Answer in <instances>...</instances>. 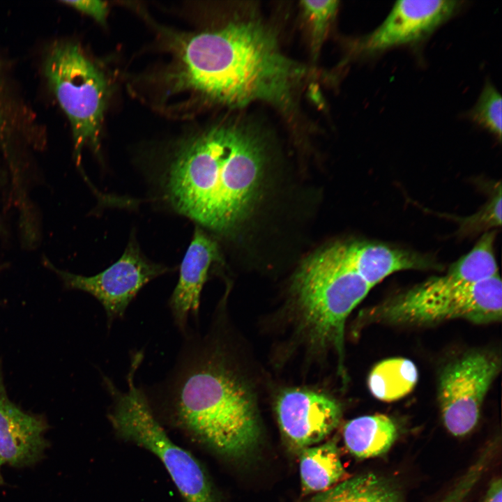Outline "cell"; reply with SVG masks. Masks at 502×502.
<instances>
[{
    "label": "cell",
    "mask_w": 502,
    "mask_h": 502,
    "mask_svg": "<svg viewBox=\"0 0 502 502\" xmlns=\"http://www.w3.org/2000/svg\"><path fill=\"white\" fill-rule=\"evenodd\" d=\"M307 74L305 66L282 53L269 29L249 20L185 38L167 78L170 95L231 107L262 101L286 110Z\"/></svg>",
    "instance_id": "obj_1"
},
{
    "label": "cell",
    "mask_w": 502,
    "mask_h": 502,
    "mask_svg": "<svg viewBox=\"0 0 502 502\" xmlns=\"http://www.w3.org/2000/svg\"><path fill=\"white\" fill-rule=\"evenodd\" d=\"M264 156L261 140L250 128L236 123L213 126L178 149L167 171V197L200 225L228 231L256 201Z\"/></svg>",
    "instance_id": "obj_2"
},
{
    "label": "cell",
    "mask_w": 502,
    "mask_h": 502,
    "mask_svg": "<svg viewBox=\"0 0 502 502\" xmlns=\"http://www.w3.org/2000/svg\"><path fill=\"white\" fill-rule=\"evenodd\" d=\"M161 390L178 423L220 455L245 457L259 443L260 425L249 391L216 353L195 341Z\"/></svg>",
    "instance_id": "obj_3"
},
{
    "label": "cell",
    "mask_w": 502,
    "mask_h": 502,
    "mask_svg": "<svg viewBox=\"0 0 502 502\" xmlns=\"http://www.w3.org/2000/svg\"><path fill=\"white\" fill-rule=\"evenodd\" d=\"M501 308L499 274L461 284L446 273L375 305L366 318L396 326H427L459 319L484 324L500 321Z\"/></svg>",
    "instance_id": "obj_4"
},
{
    "label": "cell",
    "mask_w": 502,
    "mask_h": 502,
    "mask_svg": "<svg viewBox=\"0 0 502 502\" xmlns=\"http://www.w3.org/2000/svg\"><path fill=\"white\" fill-rule=\"evenodd\" d=\"M294 284L301 322L311 341L333 348L342 370L346 320L372 288L326 249L303 264Z\"/></svg>",
    "instance_id": "obj_5"
},
{
    "label": "cell",
    "mask_w": 502,
    "mask_h": 502,
    "mask_svg": "<svg viewBox=\"0 0 502 502\" xmlns=\"http://www.w3.org/2000/svg\"><path fill=\"white\" fill-rule=\"evenodd\" d=\"M142 359L140 352L132 357L126 390H119L104 377L113 402L109 419L114 429L122 439L144 447L161 461L186 502H216L211 481L200 462L170 439L146 395L136 385L135 372Z\"/></svg>",
    "instance_id": "obj_6"
},
{
    "label": "cell",
    "mask_w": 502,
    "mask_h": 502,
    "mask_svg": "<svg viewBox=\"0 0 502 502\" xmlns=\"http://www.w3.org/2000/svg\"><path fill=\"white\" fill-rule=\"evenodd\" d=\"M45 73L70 121L76 158L86 144L98 151L109 97L103 72L77 45L57 43L47 55Z\"/></svg>",
    "instance_id": "obj_7"
},
{
    "label": "cell",
    "mask_w": 502,
    "mask_h": 502,
    "mask_svg": "<svg viewBox=\"0 0 502 502\" xmlns=\"http://www.w3.org/2000/svg\"><path fill=\"white\" fill-rule=\"evenodd\" d=\"M501 369L500 359L487 351L468 353L441 372L438 400L443 423L454 436L477 425L485 396Z\"/></svg>",
    "instance_id": "obj_8"
},
{
    "label": "cell",
    "mask_w": 502,
    "mask_h": 502,
    "mask_svg": "<svg viewBox=\"0 0 502 502\" xmlns=\"http://www.w3.org/2000/svg\"><path fill=\"white\" fill-rule=\"evenodd\" d=\"M168 268L149 261L131 240L120 259L102 272L83 276L57 271L66 284L86 291L103 306L110 325L122 318L141 289L151 280L168 271Z\"/></svg>",
    "instance_id": "obj_9"
},
{
    "label": "cell",
    "mask_w": 502,
    "mask_h": 502,
    "mask_svg": "<svg viewBox=\"0 0 502 502\" xmlns=\"http://www.w3.org/2000/svg\"><path fill=\"white\" fill-rule=\"evenodd\" d=\"M275 412L286 443L291 450L301 452L324 439L337 426L342 407L325 394L289 389L278 397Z\"/></svg>",
    "instance_id": "obj_10"
},
{
    "label": "cell",
    "mask_w": 502,
    "mask_h": 502,
    "mask_svg": "<svg viewBox=\"0 0 502 502\" xmlns=\"http://www.w3.org/2000/svg\"><path fill=\"white\" fill-rule=\"evenodd\" d=\"M459 1H397L385 20L359 43V50L374 54L418 43L435 31L462 7Z\"/></svg>",
    "instance_id": "obj_11"
},
{
    "label": "cell",
    "mask_w": 502,
    "mask_h": 502,
    "mask_svg": "<svg viewBox=\"0 0 502 502\" xmlns=\"http://www.w3.org/2000/svg\"><path fill=\"white\" fill-rule=\"evenodd\" d=\"M44 418L26 413L8 397L0 373V462L13 467L29 466L43 458L49 447Z\"/></svg>",
    "instance_id": "obj_12"
},
{
    "label": "cell",
    "mask_w": 502,
    "mask_h": 502,
    "mask_svg": "<svg viewBox=\"0 0 502 502\" xmlns=\"http://www.w3.org/2000/svg\"><path fill=\"white\" fill-rule=\"evenodd\" d=\"M326 249L354 271L371 288L398 271L436 267L429 257L379 243H339Z\"/></svg>",
    "instance_id": "obj_13"
},
{
    "label": "cell",
    "mask_w": 502,
    "mask_h": 502,
    "mask_svg": "<svg viewBox=\"0 0 502 502\" xmlns=\"http://www.w3.org/2000/svg\"><path fill=\"white\" fill-rule=\"evenodd\" d=\"M219 259L216 242L196 228L180 266L178 281L169 301L174 320L181 330L185 331L190 315H197L201 290L209 268Z\"/></svg>",
    "instance_id": "obj_14"
},
{
    "label": "cell",
    "mask_w": 502,
    "mask_h": 502,
    "mask_svg": "<svg viewBox=\"0 0 502 502\" xmlns=\"http://www.w3.org/2000/svg\"><path fill=\"white\" fill-rule=\"evenodd\" d=\"M397 436L395 421L383 414L363 416L348 422L343 437L349 452L359 458H370L387 452Z\"/></svg>",
    "instance_id": "obj_15"
},
{
    "label": "cell",
    "mask_w": 502,
    "mask_h": 502,
    "mask_svg": "<svg viewBox=\"0 0 502 502\" xmlns=\"http://www.w3.org/2000/svg\"><path fill=\"white\" fill-rule=\"evenodd\" d=\"M300 453V476L305 494L331 488L345 473L334 441L306 448Z\"/></svg>",
    "instance_id": "obj_16"
},
{
    "label": "cell",
    "mask_w": 502,
    "mask_h": 502,
    "mask_svg": "<svg viewBox=\"0 0 502 502\" xmlns=\"http://www.w3.org/2000/svg\"><path fill=\"white\" fill-rule=\"evenodd\" d=\"M310 502H402L396 486L373 473L346 480L318 493Z\"/></svg>",
    "instance_id": "obj_17"
},
{
    "label": "cell",
    "mask_w": 502,
    "mask_h": 502,
    "mask_svg": "<svg viewBox=\"0 0 502 502\" xmlns=\"http://www.w3.org/2000/svg\"><path fill=\"white\" fill-rule=\"evenodd\" d=\"M418 380V369L411 360L391 358L374 365L370 372L367 385L376 399L393 402L411 393Z\"/></svg>",
    "instance_id": "obj_18"
},
{
    "label": "cell",
    "mask_w": 502,
    "mask_h": 502,
    "mask_svg": "<svg viewBox=\"0 0 502 502\" xmlns=\"http://www.w3.org/2000/svg\"><path fill=\"white\" fill-rule=\"evenodd\" d=\"M495 238L494 230L485 231L473 248L453 263L447 272L466 284L475 283L497 275Z\"/></svg>",
    "instance_id": "obj_19"
},
{
    "label": "cell",
    "mask_w": 502,
    "mask_h": 502,
    "mask_svg": "<svg viewBox=\"0 0 502 502\" xmlns=\"http://www.w3.org/2000/svg\"><path fill=\"white\" fill-rule=\"evenodd\" d=\"M301 6L308 23L313 56L317 57L324 43L329 26L335 16L339 1H303Z\"/></svg>",
    "instance_id": "obj_20"
},
{
    "label": "cell",
    "mask_w": 502,
    "mask_h": 502,
    "mask_svg": "<svg viewBox=\"0 0 502 502\" xmlns=\"http://www.w3.org/2000/svg\"><path fill=\"white\" fill-rule=\"evenodd\" d=\"M501 96L494 86L487 82L469 116L476 124L501 139Z\"/></svg>",
    "instance_id": "obj_21"
},
{
    "label": "cell",
    "mask_w": 502,
    "mask_h": 502,
    "mask_svg": "<svg viewBox=\"0 0 502 502\" xmlns=\"http://www.w3.org/2000/svg\"><path fill=\"white\" fill-rule=\"evenodd\" d=\"M501 225V188L499 184L489 201L473 215L461 222L462 234H472L496 228Z\"/></svg>",
    "instance_id": "obj_22"
},
{
    "label": "cell",
    "mask_w": 502,
    "mask_h": 502,
    "mask_svg": "<svg viewBox=\"0 0 502 502\" xmlns=\"http://www.w3.org/2000/svg\"><path fill=\"white\" fill-rule=\"evenodd\" d=\"M90 17L100 24H105L109 13V6L105 1L98 0L61 1Z\"/></svg>",
    "instance_id": "obj_23"
},
{
    "label": "cell",
    "mask_w": 502,
    "mask_h": 502,
    "mask_svg": "<svg viewBox=\"0 0 502 502\" xmlns=\"http://www.w3.org/2000/svg\"><path fill=\"white\" fill-rule=\"evenodd\" d=\"M471 483L460 479L449 493L439 502H464L472 490Z\"/></svg>",
    "instance_id": "obj_24"
},
{
    "label": "cell",
    "mask_w": 502,
    "mask_h": 502,
    "mask_svg": "<svg viewBox=\"0 0 502 502\" xmlns=\"http://www.w3.org/2000/svg\"><path fill=\"white\" fill-rule=\"evenodd\" d=\"M483 502H502V484L501 479H496L492 482Z\"/></svg>",
    "instance_id": "obj_25"
},
{
    "label": "cell",
    "mask_w": 502,
    "mask_h": 502,
    "mask_svg": "<svg viewBox=\"0 0 502 502\" xmlns=\"http://www.w3.org/2000/svg\"><path fill=\"white\" fill-rule=\"evenodd\" d=\"M1 466H2V464H1V462H0V485H1L2 484H3V479L2 476H1Z\"/></svg>",
    "instance_id": "obj_26"
},
{
    "label": "cell",
    "mask_w": 502,
    "mask_h": 502,
    "mask_svg": "<svg viewBox=\"0 0 502 502\" xmlns=\"http://www.w3.org/2000/svg\"><path fill=\"white\" fill-rule=\"evenodd\" d=\"M1 91H0V121H1Z\"/></svg>",
    "instance_id": "obj_27"
}]
</instances>
